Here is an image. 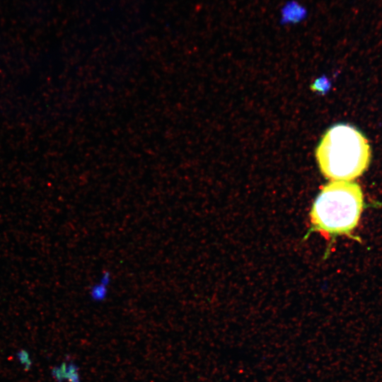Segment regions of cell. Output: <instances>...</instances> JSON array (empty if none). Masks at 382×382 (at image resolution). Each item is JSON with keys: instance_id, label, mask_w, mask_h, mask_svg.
<instances>
[{"instance_id": "obj_6", "label": "cell", "mask_w": 382, "mask_h": 382, "mask_svg": "<svg viewBox=\"0 0 382 382\" xmlns=\"http://www.w3.org/2000/svg\"><path fill=\"white\" fill-rule=\"evenodd\" d=\"M16 357L21 365L23 366V369L28 371L30 369L33 365V361L30 358L29 352L25 349H21L16 353Z\"/></svg>"}, {"instance_id": "obj_4", "label": "cell", "mask_w": 382, "mask_h": 382, "mask_svg": "<svg viewBox=\"0 0 382 382\" xmlns=\"http://www.w3.org/2000/svg\"><path fill=\"white\" fill-rule=\"evenodd\" d=\"M110 280V274L108 272L103 274L100 281L93 284L90 289V296L92 300L99 302L106 298Z\"/></svg>"}, {"instance_id": "obj_3", "label": "cell", "mask_w": 382, "mask_h": 382, "mask_svg": "<svg viewBox=\"0 0 382 382\" xmlns=\"http://www.w3.org/2000/svg\"><path fill=\"white\" fill-rule=\"evenodd\" d=\"M309 15L308 6L300 0H286L279 7L278 21L282 26H294L306 21Z\"/></svg>"}, {"instance_id": "obj_7", "label": "cell", "mask_w": 382, "mask_h": 382, "mask_svg": "<svg viewBox=\"0 0 382 382\" xmlns=\"http://www.w3.org/2000/svg\"><path fill=\"white\" fill-rule=\"evenodd\" d=\"M66 381L69 382H80L79 367L72 361L67 363Z\"/></svg>"}, {"instance_id": "obj_2", "label": "cell", "mask_w": 382, "mask_h": 382, "mask_svg": "<svg viewBox=\"0 0 382 382\" xmlns=\"http://www.w3.org/2000/svg\"><path fill=\"white\" fill-rule=\"evenodd\" d=\"M363 193L356 183L333 180L324 185L311 211L313 228L323 235H350L363 209Z\"/></svg>"}, {"instance_id": "obj_1", "label": "cell", "mask_w": 382, "mask_h": 382, "mask_svg": "<svg viewBox=\"0 0 382 382\" xmlns=\"http://www.w3.org/2000/svg\"><path fill=\"white\" fill-rule=\"evenodd\" d=\"M316 156L324 176L350 181L367 169L371 148L366 137L354 127L337 124L325 132Z\"/></svg>"}, {"instance_id": "obj_5", "label": "cell", "mask_w": 382, "mask_h": 382, "mask_svg": "<svg viewBox=\"0 0 382 382\" xmlns=\"http://www.w3.org/2000/svg\"><path fill=\"white\" fill-rule=\"evenodd\" d=\"M67 363L62 362L59 366H54L51 370V375L57 382L66 381Z\"/></svg>"}]
</instances>
